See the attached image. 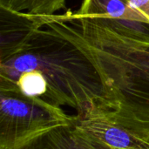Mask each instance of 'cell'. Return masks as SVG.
<instances>
[{
	"label": "cell",
	"mask_w": 149,
	"mask_h": 149,
	"mask_svg": "<svg viewBox=\"0 0 149 149\" xmlns=\"http://www.w3.org/2000/svg\"><path fill=\"white\" fill-rule=\"evenodd\" d=\"M28 71L42 74L46 84L44 101L50 105L70 107L79 116L116 108L92 63L74 45L48 28L36 31L19 53L0 61V84H11Z\"/></svg>",
	"instance_id": "6da1fadb"
},
{
	"label": "cell",
	"mask_w": 149,
	"mask_h": 149,
	"mask_svg": "<svg viewBox=\"0 0 149 149\" xmlns=\"http://www.w3.org/2000/svg\"><path fill=\"white\" fill-rule=\"evenodd\" d=\"M71 119L61 107L25 96L15 86H0V149H13Z\"/></svg>",
	"instance_id": "7a4b0ae2"
},
{
	"label": "cell",
	"mask_w": 149,
	"mask_h": 149,
	"mask_svg": "<svg viewBox=\"0 0 149 149\" xmlns=\"http://www.w3.org/2000/svg\"><path fill=\"white\" fill-rule=\"evenodd\" d=\"M74 117L80 130L93 141L118 149H149V134L123 123L113 110Z\"/></svg>",
	"instance_id": "3957f363"
},
{
	"label": "cell",
	"mask_w": 149,
	"mask_h": 149,
	"mask_svg": "<svg viewBox=\"0 0 149 149\" xmlns=\"http://www.w3.org/2000/svg\"><path fill=\"white\" fill-rule=\"evenodd\" d=\"M38 29L37 16L0 7V61L19 53Z\"/></svg>",
	"instance_id": "277c9868"
},
{
	"label": "cell",
	"mask_w": 149,
	"mask_h": 149,
	"mask_svg": "<svg viewBox=\"0 0 149 149\" xmlns=\"http://www.w3.org/2000/svg\"><path fill=\"white\" fill-rule=\"evenodd\" d=\"M13 149H94L78 127L75 117L27 139Z\"/></svg>",
	"instance_id": "5b68a950"
},
{
	"label": "cell",
	"mask_w": 149,
	"mask_h": 149,
	"mask_svg": "<svg viewBox=\"0 0 149 149\" xmlns=\"http://www.w3.org/2000/svg\"><path fill=\"white\" fill-rule=\"evenodd\" d=\"M130 0H82L80 8L72 14L82 17H105L149 25V18L134 9Z\"/></svg>",
	"instance_id": "8992f818"
},
{
	"label": "cell",
	"mask_w": 149,
	"mask_h": 149,
	"mask_svg": "<svg viewBox=\"0 0 149 149\" xmlns=\"http://www.w3.org/2000/svg\"><path fill=\"white\" fill-rule=\"evenodd\" d=\"M0 7L32 16H51L65 7V0H0Z\"/></svg>",
	"instance_id": "52a82bcc"
},
{
	"label": "cell",
	"mask_w": 149,
	"mask_h": 149,
	"mask_svg": "<svg viewBox=\"0 0 149 149\" xmlns=\"http://www.w3.org/2000/svg\"><path fill=\"white\" fill-rule=\"evenodd\" d=\"M130 5L149 18V0H130Z\"/></svg>",
	"instance_id": "ba28073f"
},
{
	"label": "cell",
	"mask_w": 149,
	"mask_h": 149,
	"mask_svg": "<svg viewBox=\"0 0 149 149\" xmlns=\"http://www.w3.org/2000/svg\"><path fill=\"white\" fill-rule=\"evenodd\" d=\"M83 133H84V132H83ZM84 134H85V133H84ZM87 138H88V137H87ZM88 140H89L91 145L93 147V148L94 149H118L115 148H113V147H110V146H108V145H107V144L101 143V142H100V141H93V140H92V139H90V138H88Z\"/></svg>",
	"instance_id": "9c48e42d"
}]
</instances>
